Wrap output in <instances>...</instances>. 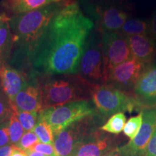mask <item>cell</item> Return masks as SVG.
Instances as JSON below:
<instances>
[{"mask_svg":"<svg viewBox=\"0 0 156 156\" xmlns=\"http://www.w3.org/2000/svg\"><path fill=\"white\" fill-rule=\"evenodd\" d=\"M10 156H28V155H27V154L25 151H23V150L20 149V148L15 146V149L13 150L12 153Z\"/></svg>","mask_w":156,"mask_h":156,"instance_id":"obj_34","label":"cell"},{"mask_svg":"<svg viewBox=\"0 0 156 156\" xmlns=\"http://www.w3.org/2000/svg\"><path fill=\"white\" fill-rule=\"evenodd\" d=\"M41 91L42 110L84 100L87 92L92 93L96 85L78 75L46 76L37 78Z\"/></svg>","mask_w":156,"mask_h":156,"instance_id":"obj_3","label":"cell"},{"mask_svg":"<svg viewBox=\"0 0 156 156\" xmlns=\"http://www.w3.org/2000/svg\"><path fill=\"white\" fill-rule=\"evenodd\" d=\"M12 108L15 112L39 113L42 111L41 91L37 79L29 80L27 86L15 98Z\"/></svg>","mask_w":156,"mask_h":156,"instance_id":"obj_13","label":"cell"},{"mask_svg":"<svg viewBox=\"0 0 156 156\" xmlns=\"http://www.w3.org/2000/svg\"><path fill=\"white\" fill-rule=\"evenodd\" d=\"M30 151L38 152V153H43L48 156H58L54 146L52 145H48V144L39 143L38 142Z\"/></svg>","mask_w":156,"mask_h":156,"instance_id":"obj_28","label":"cell"},{"mask_svg":"<svg viewBox=\"0 0 156 156\" xmlns=\"http://www.w3.org/2000/svg\"><path fill=\"white\" fill-rule=\"evenodd\" d=\"M94 114L95 110L90 101L80 100L44 109L38 113V116L50 126L55 135L74 123Z\"/></svg>","mask_w":156,"mask_h":156,"instance_id":"obj_5","label":"cell"},{"mask_svg":"<svg viewBox=\"0 0 156 156\" xmlns=\"http://www.w3.org/2000/svg\"><path fill=\"white\" fill-rule=\"evenodd\" d=\"M126 116L123 112L112 115L106 124L100 128L102 131L114 134H119L124 130L126 124Z\"/></svg>","mask_w":156,"mask_h":156,"instance_id":"obj_20","label":"cell"},{"mask_svg":"<svg viewBox=\"0 0 156 156\" xmlns=\"http://www.w3.org/2000/svg\"><path fill=\"white\" fill-rule=\"evenodd\" d=\"M107 138H86L81 142L73 156H103L112 150Z\"/></svg>","mask_w":156,"mask_h":156,"instance_id":"obj_17","label":"cell"},{"mask_svg":"<svg viewBox=\"0 0 156 156\" xmlns=\"http://www.w3.org/2000/svg\"><path fill=\"white\" fill-rule=\"evenodd\" d=\"M85 12L95 22V29L101 34L119 31L129 17L126 8L116 5L95 7Z\"/></svg>","mask_w":156,"mask_h":156,"instance_id":"obj_7","label":"cell"},{"mask_svg":"<svg viewBox=\"0 0 156 156\" xmlns=\"http://www.w3.org/2000/svg\"><path fill=\"white\" fill-rule=\"evenodd\" d=\"M8 129L10 142L17 147L24 134L25 130L15 112L12 114L8 122Z\"/></svg>","mask_w":156,"mask_h":156,"instance_id":"obj_22","label":"cell"},{"mask_svg":"<svg viewBox=\"0 0 156 156\" xmlns=\"http://www.w3.org/2000/svg\"><path fill=\"white\" fill-rule=\"evenodd\" d=\"M90 116L78 121L54 135V147L58 156H73L84 140L89 126Z\"/></svg>","mask_w":156,"mask_h":156,"instance_id":"obj_8","label":"cell"},{"mask_svg":"<svg viewBox=\"0 0 156 156\" xmlns=\"http://www.w3.org/2000/svg\"><path fill=\"white\" fill-rule=\"evenodd\" d=\"M62 2H68V1H71V0H62Z\"/></svg>","mask_w":156,"mask_h":156,"instance_id":"obj_38","label":"cell"},{"mask_svg":"<svg viewBox=\"0 0 156 156\" xmlns=\"http://www.w3.org/2000/svg\"><path fill=\"white\" fill-rule=\"evenodd\" d=\"M14 112L10 101L2 90L0 92V124L7 123Z\"/></svg>","mask_w":156,"mask_h":156,"instance_id":"obj_26","label":"cell"},{"mask_svg":"<svg viewBox=\"0 0 156 156\" xmlns=\"http://www.w3.org/2000/svg\"><path fill=\"white\" fill-rule=\"evenodd\" d=\"M102 44L108 73L113 68L132 58L127 37L119 31L103 33Z\"/></svg>","mask_w":156,"mask_h":156,"instance_id":"obj_10","label":"cell"},{"mask_svg":"<svg viewBox=\"0 0 156 156\" xmlns=\"http://www.w3.org/2000/svg\"><path fill=\"white\" fill-rule=\"evenodd\" d=\"M95 28L78 2H63L28 56L31 77L77 75L87 38Z\"/></svg>","mask_w":156,"mask_h":156,"instance_id":"obj_1","label":"cell"},{"mask_svg":"<svg viewBox=\"0 0 156 156\" xmlns=\"http://www.w3.org/2000/svg\"><path fill=\"white\" fill-rule=\"evenodd\" d=\"M142 122H143L142 112L137 116L131 117L126 122L125 126H124V130H123L124 134L126 136H128L130 140H134L141 128Z\"/></svg>","mask_w":156,"mask_h":156,"instance_id":"obj_24","label":"cell"},{"mask_svg":"<svg viewBox=\"0 0 156 156\" xmlns=\"http://www.w3.org/2000/svg\"><path fill=\"white\" fill-rule=\"evenodd\" d=\"M103 156H134L132 155L131 153L126 149L125 146L123 147L116 148L114 150H112L108 152L106 155Z\"/></svg>","mask_w":156,"mask_h":156,"instance_id":"obj_31","label":"cell"},{"mask_svg":"<svg viewBox=\"0 0 156 156\" xmlns=\"http://www.w3.org/2000/svg\"><path fill=\"white\" fill-rule=\"evenodd\" d=\"M1 16V18H0V26H1L2 24L5 22L6 20H9V17H7V16H5V15H0Z\"/></svg>","mask_w":156,"mask_h":156,"instance_id":"obj_36","label":"cell"},{"mask_svg":"<svg viewBox=\"0 0 156 156\" xmlns=\"http://www.w3.org/2000/svg\"><path fill=\"white\" fill-rule=\"evenodd\" d=\"M15 113L25 131L32 132V130L34 131L38 122V113L27 112H16Z\"/></svg>","mask_w":156,"mask_h":156,"instance_id":"obj_25","label":"cell"},{"mask_svg":"<svg viewBox=\"0 0 156 156\" xmlns=\"http://www.w3.org/2000/svg\"><path fill=\"white\" fill-rule=\"evenodd\" d=\"M119 32L126 37L148 34L149 23L142 19L128 20Z\"/></svg>","mask_w":156,"mask_h":156,"instance_id":"obj_19","label":"cell"},{"mask_svg":"<svg viewBox=\"0 0 156 156\" xmlns=\"http://www.w3.org/2000/svg\"><path fill=\"white\" fill-rule=\"evenodd\" d=\"M132 57L145 65L156 58V43L148 34L127 37Z\"/></svg>","mask_w":156,"mask_h":156,"instance_id":"obj_15","label":"cell"},{"mask_svg":"<svg viewBox=\"0 0 156 156\" xmlns=\"http://www.w3.org/2000/svg\"><path fill=\"white\" fill-rule=\"evenodd\" d=\"M145 156H156V128L148 142Z\"/></svg>","mask_w":156,"mask_h":156,"instance_id":"obj_30","label":"cell"},{"mask_svg":"<svg viewBox=\"0 0 156 156\" xmlns=\"http://www.w3.org/2000/svg\"><path fill=\"white\" fill-rule=\"evenodd\" d=\"M2 90V86H1V80H0V92H1Z\"/></svg>","mask_w":156,"mask_h":156,"instance_id":"obj_37","label":"cell"},{"mask_svg":"<svg viewBox=\"0 0 156 156\" xmlns=\"http://www.w3.org/2000/svg\"><path fill=\"white\" fill-rule=\"evenodd\" d=\"M77 75L93 85H105L108 76L103 51L102 34L94 28L87 38Z\"/></svg>","mask_w":156,"mask_h":156,"instance_id":"obj_4","label":"cell"},{"mask_svg":"<svg viewBox=\"0 0 156 156\" xmlns=\"http://www.w3.org/2000/svg\"><path fill=\"white\" fill-rule=\"evenodd\" d=\"M62 2V0H5L3 2V8L7 12L5 16L9 17L8 15H11V17L41 9L51 4Z\"/></svg>","mask_w":156,"mask_h":156,"instance_id":"obj_16","label":"cell"},{"mask_svg":"<svg viewBox=\"0 0 156 156\" xmlns=\"http://www.w3.org/2000/svg\"><path fill=\"white\" fill-rule=\"evenodd\" d=\"M62 5L63 2L51 4L41 9L14 15L9 18V28L15 44L9 60L11 66L20 67L29 64L28 56L30 51Z\"/></svg>","mask_w":156,"mask_h":156,"instance_id":"obj_2","label":"cell"},{"mask_svg":"<svg viewBox=\"0 0 156 156\" xmlns=\"http://www.w3.org/2000/svg\"><path fill=\"white\" fill-rule=\"evenodd\" d=\"M129 0H78L81 9L85 12L87 9L100 6L116 5L127 9Z\"/></svg>","mask_w":156,"mask_h":156,"instance_id":"obj_23","label":"cell"},{"mask_svg":"<svg viewBox=\"0 0 156 156\" xmlns=\"http://www.w3.org/2000/svg\"><path fill=\"white\" fill-rule=\"evenodd\" d=\"M134 93L139 106L156 105V62L146 66L136 83Z\"/></svg>","mask_w":156,"mask_h":156,"instance_id":"obj_11","label":"cell"},{"mask_svg":"<svg viewBox=\"0 0 156 156\" xmlns=\"http://www.w3.org/2000/svg\"><path fill=\"white\" fill-rule=\"evenodd\" d=\"M142 115L143 122L139 132L134 140L124 145L134 156H145L148 142L156 128V108L147 109Z\"/></svg>","mask_w":156,"mask_h":156,"instance_id":"obj_12","label":"cell"},{"mask_svg":"<svg viewBox=\"0 0 156 156\" xmlns=\"http://www.w3.org/2000/svg\"><path fill=\"white\" fill-rule=\"evenodd\" d=\"M0 80L2 90L8 97L12 106L15 98L29 83L24 73L15 69L9 64L0 65Z\"/></svg>","mask_w":156,"mask_h":156,"instance_id":"obj_14","label":"cell"},{"mask_svg":"<svg viewBox=\"0 0 156 156\" xmlns=\"http://www.w3.org/2000/svg\"><path fill=\"white\" fill-rule=\"evenodd\" d=\"M9 141L8 124L4 123L0 124V147L7 145Z\"/></svg>","mask_w":156,"mask_h":156,"instance_id":"obj_29","label":"cell"},{"mask_svg":"<svg viewBox=\"0 0 156 156\" xmlns=\"http://www.w3.org/2000/svg\"><path fill=\"white\" fill-rule=\"evenodd\" d=\"M91 95L95 108L105 116L121 112H132L139 106L135 98L108 85H96Z\"/></svg>","mask_w":156,"mask_h":156,"instance_id":"obj_6","label":"cell"},{"mask_svg":"<svg viewBox=\"0 0 156 156\" xmlns=\"http://www.w3.org/2000/svg\"><path fill=\"white\" fill-rule=\"evenodd\" d=\"M145 64L132 57L109 71L105 85H108L127 93L134 88L145 67Z\"/></svg>","mask_w":156,"mask_h":156,"instance_id":"obj_9","label":"cell"},{"mask_svg":"<svg viewBox=\"0 0 156 156\" xmlns=\"http://www.w3.org/2000/svg\"><path fill=\"white\" fill-rule=\"evenodd\" d=\"M38 142L39 139L36 134L34 132H28L23 134L17 147L25 152L32 149Z\"/></svg>","mask_w":156,"mask_h":156,"instance_id":"obj_27","label":"cell"},{"mask_svg":"<svg viewBox=\"0 0 156 156\" xmlns=\"http://www.w3.org/2000/svg\"><path fill=\"white\" fill-rule=\"evenodd\" d=\"M148 34L151 36L156 43V12L154 13L151 22L149 23V32Z\"/></svg>","mask_w":156,"mask_h":156,"instance_id":"obj_32","label":"cell"},{"mask_svg":"<svg viewBox=\"0 0 156 156\" xmlns=\"http://www.w3.org/2000/svg\"><path fill=\"white\" fill-rule=\"evenodd\" d=\"M9 20L5 21L0 26V65L8 64L14 50V40Z\"/></svg>","mask_w":156,"mask_h":156,"instance_id":"obj_18","label":"cell"},{"mask_svg":"<svg viewBox=\"0 0 156 156\" xmlns=\"http://www.w3.org/2000/svg\"><path fill=\"white\" fill-rule=\"evenodd\" d=\"M15 147V146L13 145H6L0 147V156H10Z\"/></svg>","mask_w":156,"mask_h":156,"instance_id":"obj_33","label":"cell"},{"mask_svg":"<svg viewBox=\"0 0 156 156\" xmlns=\"http://www.w3.org/2000/svg\"><path fill=\"white\" fill-rule=\"evenodd\" d=\"M34 132L38 137L39 141L41 142L42 143L54 145L53 132L50 126L39 116Z\"/></svg>","mask_w":156,"mask_h":156,"instance_id":"obj_21","label":"cell"},{"mask_svg":"<svg viewBox=\"0 0 156 156\" xmlns=\"http://www.w3.org/2000/svg\"><path fill=\"white\" fill-rule=\"evenodd\" d=\"M25 153H26L27 155L28 156H48V155H44V154L38 153V152H36L34 151H25Z\"/></svg>","mask_w":156,"mask_h":156,"instance_id":"obj_35","label":"cell"},{"mask_svg":"<svg viewBox=\"0 0 156 156\" xmlns=\"http://www.w3.org/2000/svg\"><path fill=\"white\" fill-rule=\"evenodd\" d=\"M0 18H1V16H0Z\"/></svg>","mask_w":156,"mask_h":156,"instance_id":"obj_39","label":"cell"}]
</instances>
